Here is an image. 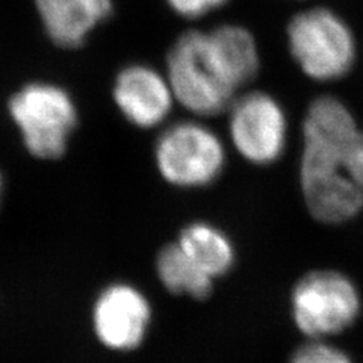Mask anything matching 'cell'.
Returning <instances> with one entry per match:
<instances>
[{
	"instance_id": "obj_1",
	"label": "cell",
	"mask_w": 363,
	"mask_h": 363,
	"mask_svg": "<svg viewBox=\"0 0 363 363\" xmlns=\"http://www.w3.org/2000/svg\"><path fill=\"white\" fill-rule=\"evenodd\" d=\"M359 132L336 97H318L306 112L300 180L306 206L318 221L340 224L363 209V189L350 177V153Z\"/></svg>"
},
{
	"instance_id": "obj_2",
	"label": "cell",
	"mask_w": 363,
	"mask_h": 363,
	"mask_svg": "<svg viewBox=\"0 0 363 363\" xmlns=\"http://www.w3.org/2000/svg\"><path fill=\"white\" fill-rule=\"evenodd\" d=\"M165 74L177 104L199 118L220 116L240 94L212 48L208 30L180 33L168 50Z\"/></svg>"
},
{
	"instance_id": "obj_3",
	"label": "cell",
	"mask_w": 363,
	"mask_h": 363,
	"mask_svg": "<svg viewBox=\"0 0 363 363\" xmlns=\"http://www.w3.org/2000/svg\"><path fill=\"white\" fill-rule=\"evenodd\" d=\"M8 111L20 130L26 150L38 159L65 155L79 123L74 99L50 82H32L9 99Z\"/></svg>"
},
{
	"instance_id": "obj_4",
	"label": "cell",
	"mask_w": 363,
	"mask_h": 363,
	"mask_svg": "<svg viewBox=\"0 0 363 363\" xmlns=\"http://www.w3.org/2000/svg\"><path fill=\"white\" fill-rule=\"evenodd\" d=\"M286 38L294 61L313 81H336L353 67L356 58L353 32L330 9L300 11L288 23Z\"/></svg>"
},
{
	"instance_id": "obj_5",
	"label": "cell",
	"mask_w": 363,
	"mask_h": 363,
	"mask_svg": "<svg viewBox=\"0 0 363 363\" xmlns=\"http://www.w3.org/2000/svg\"><path fill=\"white\" fill-rule=\"evenodd\" d=\"M157 172L174 186L200 188L218 179L225 167V147L208 124L182 120L169 124L155 144Z\"/></svg>"
},
{
	"instance_id": "obj_6",
	"label": "cell",
	"mask_w": 363,
	"mask_h": 363,
	"mask_svg": "<svg viewBox=\"0 0 363 363\" xmlns=\"http://www.w3.org/2000/svg\"><path fill=\"white\" fill-rule=\"evenodd\" d=\"M362 301L357 288L336 271L304 276L292 294V313L300 330L313 339L337 335L354 324Z\"/></svg>"
},
{
	"instance_id": "obj_7",
	"label": "cell",
	"mask_w": 363,
	"mask_h": 363,
	"mask_svg": "<svg viewBox=\"0 0 363 363\" xmlns=\"http://www.w3.org/2000/svg\"><path fill=\"white\" fill-rule=\"evenodd\" d=\"M225 112L232 144L245 161L255 165L279 161L288 144V117L274 96L259 89L245 91Z\"/></svg>"
},
{
	"instance_id": "obj_8",
	"label": "cell",
	"mask_w": 363,
	"mask_h": 363,
	"mask_svg": "<svg viewBox=\"0 0 363 363\" xmlns=\"http://www.w3.org/2000/svg\"><path fill=\"white\" fill-rule=\"evenodd\" d=\"M112 99L123 118L138 129L164 124L176 104L167 74L147 64H129L117 73Z\"/></svg>"
},
{
	"instance_id": "obj_9",
	"label": "cell",
	"mask_w": 363,
	"mask_h": 363,
	"mask_svg": "<svg viewBox=\"0 0 363 363\" xmlns=\"http://www.w3.org/2000/svg\"><path fill=\"white\" fill-rule=\"evenodd\" d=\"M93 318L96 333L108 348L132 350L145 336L150 306L138 289L113 285L100 294Z\"/></svg>"
},
{
	"instance_id": "obj_10",
	"label": "cell",
	"mask_w": 363,
	"mask_h": 363,
	"mask_svg": "<svg viewBox=\"0 0 363 363\" xmlns=\"http://www.w3.org/2000/svg\"><path fill=\"white\" fill-rule=\"evenodd\" d=\"M43 28L61 49H79L113 13V0H33Z\"/></svg>"
},
{
	"instance_id": "obj_11",
	"label": "cell",
	"mask_w": 363,
	"mask_h": 363,
	"mask_svg": "<svg viewBox=\"0 0 363 363\" xmlns=\"http://www.w3.org/2000/svg\"><path fill=\"white\" fill-rule=\"evenodd\" d=\"M232 84L240 91L252 84L260 70V52L255 35L247 28L225 23L208 30Z\"/></svg>"
},
{
	"instance_id": "obj_12",
	"label": "cell",
	"mask_w": 363,
	"mask_h": 363,
	"mask_svg": "<svg viewBox=\"0 0 363 363\" xmlns=\"http://www.w3.org/2000/svg\"><path fill=\"white\" fill-rule=\"evenodd\" d=\"M177 244L212 279L224 274L233 265L232 242L223 232L209 224L188 225L180 233Z\"/></svg>"
},
{
	"instance_id": "obj_13",
	"label": "cell",
	"mask_w": 363,
	"mask_h": 363,
	"mask_svg": "<svg viewBox=\"0 0 363 363\" xmlns=\"http://www.w3.org/2000/svg\"><path fill=\"white\" fill-rule=\"evenodd\" d=\"M157 274L172 292L206 298L212 291V277L194 264L179 244L165 247L157 257Z\"/></svg>"
},
{
	"instance_id": "obj_14",
	"label": "cell",
	"mask_w": 363,
	"mask_h": 363,
	"mask_svg": "<svg viewBox=\"0 0 363 363\" xmlns=\"http://www.w3.org/2000/svg\"><path fill=\"white\" fill-rule=\"evenodd\" d=\"M291 363H353V360L342 350L315 340L295 351Z\"/></svg>"
},
{
	"instance_id": "obj_15",
	"label": "cell",
	"mask_w": 363,
	"mask_h": 363,
	"mask_svg": "<svg viewBox=\"0 0 363 363\" xmlns=\"http://www.w3.org/2000/svg\"><path fill=\"white\" fill-rule=\"evenodd\" d=\"M230 0H165L173 13L185 20H199L221 9Z\"/></svg>"
},
{
	"instance_id": "obj_16",
	"label": "cell",
	"mask_w": 363,
	"mask_h": 363,
	"mask_svg": "<svg viewBox=\"0 0 363 363\" xmlns=\"http://www.w3.org/2000/svg\"><path fill=\"white\" fill-rule=\"evenodd\" d=\"M350 177L363 189V130L359 132L350 153Z\"/></svg>"
},
{
	"instance_id": "obj_17",
	"label": "cell",
	"mask_w": 363,
	"mask_h": 363,
	"mask_svg": "<svg viewBox=\"0 0 363 363\" xmlns=\"http://www.w3.org/2000/svg\"><path fill=\"white\" fill-rule=\"evenodd\" d=\"M2 186H4V182H2V176H0V196H2Z\"/></svg>"
}]
</instances>
